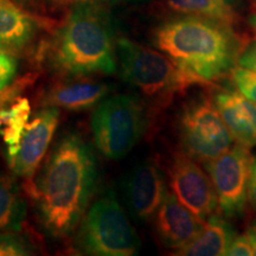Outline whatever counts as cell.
I'll list each match as a JSON object with an SVG mask.
<instances>
[{
    "instance_id": "6",
    "label": "cell",
    "mask_w": 256,
    "mask_h": 256,
    "mask_svg": "<svg viewBox=\"0 0 256 256\" xmlns=\"http://www.w3.org/2000/svg\"><path fill=\"white\" fill-rule=\"evenodd\" d=\"M146 126L145 107L136 95L104 98L95 107L92 132L95 146L107 159L124 158L142 139Z\"/></svg>"
},
{
    "instance_id": "12",
    "label": "cell",
    "mask_w": 256,
    "mask_h": 256,
    "mask_svg": "<svg viewBox=\"0 0 256 256\" xmlns=\"http://www.w3.org/2000/svg\"><path fill=\"white\" fill-rule=\"evenodd\" d=\"M153 218L160 241L166 248L176 252L188 244L204 226L203 220L184 206L170 191Z\"/></svg>"
},
{
    "instance_id": "22",
    "label": "cell",
    "mask_w": 256,
    "mask_h": 256,
    "mask_svg": "<svg viewBox=\"0 0 256 256\" xmlns=\"http://www.w3.org/2000/svg\"><path fill=\"white\" fill-rule=\"evenodd\" d=\"M18 70V60L11 50L0 46V92L14 81Z\"/></svg>"
},
{
    "instance_id": "10",
    "label": "cell",
    "mask_w": 256,
    "mask_h": 256,
    "mask_svg": "<svg viewBox=\"0 0 256 256\" xmlns=\"http://www.w3.org/2000/svg\"><path fill=\"white\" fill-rule=\"evenodd\" d=\"M60 124V110L42 108L25 128L17 153L8 160L12 174L30 180L43 162Z\"/></svg>"
},
{
    "instance_id": "15",
    "label": "cell",
    "mask_w": 256,
    "mask_h": 256,
    "mask_svg": "<svg viewBox=\"0 0 256 256\" xmlns=\"http://www.w3.org/2000/svg\"><path fill=\"white\" fill-rule=\"evenodd\" d=\"M235 234L229 223L214 214L204 222L203 229L188 244L174 252L182 256H223Z\"/></svg>"
},
{
    "instance_id": "14",
    "label": "cell",
    "mask_w": 256,
    "mask_h": 256,
    "mask_svg": "<svg viewBox=\"0 0 256 256\" xmlns=\"http://www.w3.org/2000/svg\"><path fill=\"white\" fill-rule=\"evenodd\" d=\"M110 87L106 83L80 81L58 83L48 89L42 104L57 110L82 112L92 110L110 94Z\"/></svg>"
},
{
    "instance_id": "28",
    "label": "cell",
    "mask_w": 256,
    "mask_h": 256,
    "mask_svg": "<svg viewBox=\"0 0 256 256\" xmlns=\"http://www.w3.org/2000/svg\"><path fill=\"white\" fill-rule=\"evenodd\" d=\"M249 25H250L256 34V8L252 12L250 17H249Z\"/></svg>"
},
{
    "instance_id": "2",
    "label": "cell",
    "mask_w": 256,
    "mask_h": 256,
    "mask_svg": "<svg viewBox=\"0 0 256 256\" xmlns=\"http://www.w3.org/2000/svg\"><path fill=\"white\" fill-rule=\"evenodd\" d=\"M152 43L206 84L232 72L242 50L232 26L194 16L160 24L153 31Z\"/></svg>"
},
{
    "instance_id": "25",
    "label": "cell",
    "mask_w": 256,
    "mask_h": 256,
    "mask_svg": "<svg viewBox=\"0 0 256 256\" xmlns=\"http://www.w3.org/2000/svg\"><path fill=\"white\" fill-rule=\"evenodd\" d=\"M238 66L256 72V40L242 48L238 57Z\"/></svg>"
},
{
    "instance_id": "11",
    "label": "cell",
    "mask_w": 256,
    "mask_h": 256,
    "mask_svg": "<svg viewBox=\"0 0 256 256\" xmlns=\"http://www.w3.org/2000/svg\"><path fill=\"white\" fill-rule=\"evenodd\" d=\"M124 200L134 218L148 220L168 194L164 174L153 159L140 162L128 172L124 180Z\"/></svg>"
},
{
    "instance_id": "9",
    "label": "cell",
    "mask_w": 256,
    "mask_h": 256,
    "mask_svg": "<svg viewBox=\"0 0 256 256\" xmlns=\"http://www.w3.org/2000/svg\"><path fill=\"white\" fill-rule=\"evenodd\" d=\"M186 153H177L168 168V183L176 198L206 222L218 206L209 174Z\"/></svg>"
},
{
    "instance_id": "16",
    "label": "cell",
    "mask_w": 256,
    "mask_h": 256,
    "mask_svg": "<svg viewBox=\"0 0 256 256\" xmlns=\"http://www.w3.org/2000/svg\"><path fill=\"white\" fill-rule=\"evenodd\" d=\"M36 34V23L11 0H0V46L14 51L28 46Z\"/></svg>"
},
{
    "instance_id": "30",
    "label": "cell",
    "mask_w": 256,
    "mask_h": 256,
    "mask_svg": "<svg viewBox=\"0 0 256 256\" xmlns=\"http://www.w3.org/2000/svg\"><path fill=\"white\" fill-rule=\"evenodd\" d=\"M0 132H2V130H0Z\"/></svg>"
},
{
    "instance_id": "21",
    "label": "cell",
    "mask_w": 256,
    "mask_h": 256,
    "mask_svg": "<svg viewBox=\"0 0 256 256\" xmlns=\"http://www.w3.org/2000/svg\"><path fill=\"white\" fill-rule=\"evenodd\" d=\"M230 78L238 90L256 104V72L238 66L232 69Z\"/></svg>"
},
{
    "instance_id": "29",
    "label": "cell",
    "mask_w": 256,
    "mask_h": 256,
    "mask_svg": "<svg viewBox=\"0 0 256 256\" xmlns=\"http://www.w3.org/2000/svg\"><path fill=\"white\" fill-rule=\"evenodd\" d=\"M58 2H69V0H58Z\"/></svg>"
},
{
    "instance_id": "24",
    "label": "cell",
    "mask_w": 256,
    "mask_h": 256,
    "mask_svg": "<svg viewBox=\"0 0 256 256\" xmlns=\"http://www.w3.org/2000/svg\"><path fill=\"white\" fill-rule=\"evenodd\" d=\"M30 81L31 80L28 78L18 80L17 82L11 83V84H10L8 87L5 89V90H2V92H0V110H4L5 106L8 104L12 100L17 98L19 92H22V89H23L24 87H26V84Z\"/></svg>"
},
{
    "instance_id": "1",
    "label": "cell",
    "mask_w": 256,
    "mask_h": 256,
    "mask_svg": "<svg viewBox=\"0 0 256 256\" xmlns=\"http://www.w3.org/2000/svg\"><path fill=\"white\" fill-rule=\"evenodd\" d=\"M98 182V162L88 142L78 133L57 142L30 194L38 216L54 238L69 236L84 216Z\"/></svg>"
},
{
    "instance_id": "7",
    "label": "cell",
    "mask_w": 256,
    "mask_h": 256,
    "mask_svg": "<svg viewBox=\"0 0 256 256\" xmlns=\"http://www.w3.org/2000/svg\"><path fill=\"white\" fill-rule=\"evenodd\" d=\"M178 136L184 153L206 164L235 145L215 102L198 98L184 104L178 116Z\"/></svg>"
},
{
    "instance_id": "23",
    "label": "cell",
    "mask_w": 256,
    "mask_h": 256,
    "mask_svg": "<svg viewBox=\"0 0 256 256\" xmlns=\"http://www.w3.org/2000/svg\"><path fill=\"white\" fill-rule=\"evenodd\" d=\"M226 256H252L254 255V249L250 242V238L247 235V232L243 235L235 236L232 241L230 242Z\"/></svg>"
},
{
    "instance_id": "8",
    "label": "cell",
    "mask_w": 256,
    "mask_h": 256,
    "mask_svg": "<svg viewBox=\"0 0 256 256\" xmlns=\"http://www.w3.org/2000/svg\"><path fill=\"white\" fill-rule=\"evenodd\" d=\"M250 148L236 142L232 148L206 162L223 216L243 215L248 202V185L252 154Z\"/></svg>"
},
{
    "instance_id": "17",
    "label": "cell",
    "mask_w": 256,
    "mask_h": 256,
    "mask_svg": "<svg viewBox=\"0 0 256 256\" xmlns=\"http://www.w3.org/2000/svg\"><path fill=\"white\" fill-rule=\"evenodd\" d=\"M26 210V200L14 176L0 174V232L20 230Z\"/></svg>"
},
{
    "instance_id": "20",
    "label": "cell",
    "mask_w": 256,
    "mask_h": 256,
    "mask_svg": "<svg viewBox=\"0 0 256 256\" xmlns=\"http://www.w3.org/2000/svg\"><path fill=\"white\" fill-rule=\"evenodd\" d=\"M34 254L31 244L16 232H0V256H26Z\"/></svg>"
},
{
    "instance_id": "13",
    "label": "cell",
    "mask_w": 256,
    "mask_h": 256,
    "mask_svg": "<svg viewBox=\"0 0 256 256\" xmlns=\"http://www.w3.org/2000/svg\"><path fill=\"white\" fill-rule=\"evenodd\" d=\"M217 110L238 144L256 146V104L235 89H222L214 96Z\"/></svg>"
},
{
    "instance_id": "19",
    "label": "cell",
    "mask_w": 256,
    "mask_h": 256,
    "mask_svg": "<svg viewBox=\"0 0 256 256\" xmlns=\"http://www.w3.org/2000/svg\"><path fill=\"white\" fill-rule=\"evenodd\" d=\"M30 114L31 106L28 98H18L8 110H0V126L4 124L2 138L8 148V162L17 153Z\"/></svg>"
},
{
    "instance_id": "5",
    "label": "cell",
    "mask_w": 256,
    "mask_h": 256,
    "mask_svg": "<svg viewBox=\"0 0 256 256\" xmlns=\"http://www.w3.org/2000/svg\"><path fill=\"white\" fill-rule=\"evenodd\" d=\"M76 247L87 255L138 254L140 240L112 188L102 194L84 214L76 236Z\"/></svg>"
},
{
    "instance_id": "26",
    "label": "cell",
    "mask_w": 256,
    "mask_h": 256,
    "mask_svg": "<svg viewBox=\"0 0 256 256\" xmlns=\"http://www.w3.org/2000/svg\"><path fill=\"white\" fill-rule=\"evenodd\" d=\"M248 202L250 203L252 210L256 212V156H252L248 185Z\"/></svg>"
},
{
    "instance_id": "3",
    "label": "cell",
    "mask_w": 256,
    "mask_h": 256,
    "mask_svg": "<svg viewBox=\"0 0 256 256\" xmlns=\"http://www.w3.org/2000/svg\"><path fill=\"white\" fill-rule=\"evenodd\" d=\"M116 40L110 18L100 6L81 2L57 31L50 63L64 76L110 75L116 70Z\"/></svg>"
},
{
    "instance_id": "27",
    "label": "cell",
    "mask_w": 256,
    "mask_h": 256,
    "mask_svg": "<svg viewBox=\"0 0 256 256\" xmlns=\"http://www.w3.org/2000/svg\"><path fill=\"white\" fill-rule=\"evenodd\" d=\"M247 235L250 238V242L252 244V249H254V255H256V220H254L248 228Z\"/></svg>"
},
{
    "instance_id": "18",
    "label": "cell",
    "mask_w": 256,
    "mask_h": 256,
    "mask_svg": "<svg viewBox=\"0 0 256 256\" xmlns=\"http://www.w3.org/2000/svg\"><path fill=\"white\" fill-rule=\"evenodd\" d=\"M164 5L174 14L211 19L229 26L238 22L229 0H164Z\"/></svg>"
},
{
    "instance_id": "4",
    "label": "cell",
    "mask_w": 256,
    "mask_h": 256,
    "mask_svg": "<svg viewBox=\"0 0 256 256\" xmlns=\"http://www.w3.org/2000/svg\"><path fill=\"white\" fill-rule=\"evenodd\" d=\"M116 55L124 81L158 104H168L174 95L192 86H208L160 50L128 38L116 40Z\"/></svg>"
}]
</instances>
